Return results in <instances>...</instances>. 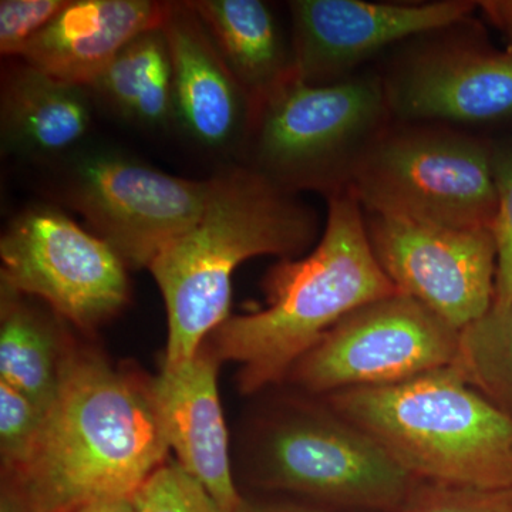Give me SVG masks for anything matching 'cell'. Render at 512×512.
Returning <instances> with one entry per match:
<instances>
[{
	"label": "cell",
	"instance_id": "1",
	"mask_svg": "<svg viewBox=\"0 0 512 512\" xmlns=\"http://www.w3.org/2000/svg\"><path fill=\"white\" fill-rule=\"evenodd\" d=\"M170 446L148 383L103 357L66 349L59 393L28 463L6 476L30 512L131 498Z\"/></svg>",
	"mask_w": 512,
	"mask_h": 512
},
{
	"label": "cell",
	"instance_id": "2",
	"mask_svg": "<svg viewBox=\"0 0 512 512\" xmlns=\"http://www.w3.org/2000/svg\"><path fill=\"white\" fill-rule=\"evenodd\" d=\"M318 234L316 211L251 165L211 177L201 217L148 268L167 309L163 369L190 362L231 318L232 276L242 262L262 255L296 258Z\"/></svg>",
	"mask_w": 512,
	"mask_h": 512
},
{
	"label": "cell",
	"instance_id": "3",
	"mask_svg": "<svg viewBox=\"0 0 512 512\" xmlns=\"http://www.w3.org/2000/svg\"><path fill=\"white\" fill-rule=\"evenodd\" d=\"M328 202L325 232L311 254L282 259L265 276L266 308L231 316L211 335L218 360L238 363L244 394L285 382L339 320L399 292L377 264L355 195L346 188Z\"/></svg>",
	"mask_w": 512,
	"mask_h": 512
},
{
	"label": "cell",
	"instance_id": "4",
	"mask_svg": "<svg viewBox=\"0 0 512 512\" xmlns=\"http://www.w3.org/2000/svg\"><path fill=\"white\" fill-rule=\"evenodd\" d=\"M322 400L416 480L512 485V417L453 366L390 386L342 390Z\"/></svg>",
	"mask_w": 512,
	"mask_h": 512
},
{
	"label": "cell",
	"instance_id": "5",
	"mask_svg": "<svg viewBox=\"0 0 512 512\" xmlns=\"http://www.w3.org/2000/svg\"><path fill=\"white\" fill-rule=\"evenodd\" d=\"M382 74L362 70L330 84L295 76L252 116L248 165L293 192L336 194L370 144L392 123Z\"/></svg>",
	"mask_w": 512,
	"mask_h": 512
},
{
	"label": "cell",
	"instance_id": "6",
	"mask_svg": "<svg viewBox=\"0 0 512 512\" xmlns=\"http://www.w3.org/2000/svg\"><path fill=\"white\" fill-rule=\"evenodd\" d=\"M348 190L372 214L493 229L498 200L490 136L448 124L393 119L360 158Z\"/></svg>",
	"mask_w": 512,
	"mask_h": 512
},
{
	"label": "cell",
	"instance_id": "7",
	"mask_svg": "<svg viewBox=\"0 0 512 512\" xmlns=\"http://www.w3.org/2000/svg\"><path fill=\"white\" fill-rule=\"evenodd\" d=\"M249 461L259 487L339 510L396 512L417 481L323 400L284 404L262 420Z\"/></svg>",
	"mask_w": 512,
	"mask_h": 512
},
{
	"label": "cell",
	"instance_id": "8",
	"mask_svg": "<svg viewBox=\"0 0 512 512\" xmlns=\"http://www.w3.org/2000/svg\"><path fill=\"white\" fill-rule=\"evenodd\" d=\"M63 201L127 268H150L201 217L210 180L163 173L111 150L74 154L60 178Z\"/></svg>",
	"mask_w": 512,
	"mask_h": 512
},
{
	"label": "cell",
	"instance_id": "9",
	"mask_svg": "<svg viewBox=\"0 0 512 512\" xmlns=\"http://www.w3.org/2000/svg\"><path fill=\"white\" fill-rule=\"evenodd\" d=\"M458 339L460 330L397 292L339 320L293 365L286 380L322 397L390 386L453 365Z\"/></svg>",
	"mask_w": 512,
	"mask_h": 512
},
{
	"label": "cell",
	"instance_id": "10",
	"mask_svg": "<svg viewBox=\"0 0 512 512\" xmlns=\"http://www.w3.org/2000/svg\"><path fill=\"white\" fill-rule=\"evenodd\" d=\"M471 18L409 40L382 74L394 120L512 130V50Z\"/></svg>",
	"mask_w": 512,
	"mask_h": 512
},
{
	"label": "cell",
	"instance_id": "11",
	"mask_svg": "<svg viewBox=\"0 0 512 512\" xmlns=\"http://www.w3.org/2000/svg\"><path fill=\"white\" fill-rule=\"evenodd\" d=\"M0 259L2 285L42 299L77 328L96 329L128 302L120 256L50 205H33L9 222Z\"/></svg>",
	"mask_w": 512,
	"mask_h": 512
},
{
	"label": "cell",
	"instance_id": "12",
	"mask_svg": "<svg viewBox=\"0 0 512 512\" xmlns=\"http://www.w3.org/2000/svg\"><path fill=\"white\" fill-rule=\"evenodd\" d=\"M365 222L377 264L397 291L458 330L490 311L497 276L493 229L441 227L372 212H365Z\"/></svg>",
	"mask_w": 512,
	"mask_h": 512
},
{
	"label": "cell",
	"instance_id": "13",
	"mask_svg": "<svg viewBox=\"0 0 512 512\" xmlns=\"http://www.w3.org/2000/svg\"><path fill=\"white\" fill-rule=\"evenodd\" d=\"M477 2L370 3L363 0H295L289 3L295 74L309 84L348 79L377 53L400 42L456 25Z\"/></svg>",
	"mask_w": 512,
	"mask_h": 512
},
{
	"label": "cell",
	"instance_id": "14",
	"mask_svg": "<svg viewBox=\"0 0 512 512\" xmlns=\"http://www.w3.org/2000/svg\"><path fill=\"white\" fill-rule=\"evenodd\" d=\"M161 29L173 62L175 121L211 151L247 143L251 101L191 3L168 2Z\"/></svg>",
	"mask_w": 512,
	"mask_h": 512
},
{
	"label": "cell",
	"instance_id": "15",
	"mask_svg": "<svg viewBox=\"0 0 512 512\" xmlns=\"http://www.w3.org/2000/svg\"><path fill=\"white\" fill-rule=\"evenodd\" d=\"M218 365L220 360L212 349L202 345L190 362L161 370L148 387L177 463L207 488L222 512H235L242 497L229 466Z\"/></svg>",
	"mask_w": 512,
	"mask_h": 512
},
{
	"label": "cell",
	"instance_id": "16",
	"mask_svg": "<svg viewBox=\"0 0 512 512\" xmlns=\"http://www.w3.org/2000/svg\"><path fill=\"white\" fill-rule=\"evenodd\" d=\"M167 8L153 0H70L19 59L90 89L128 43L163 25Z\"/></svg>",
	"mask_w": 512,
	"mask_h": 512
},
{
	"label": "cell",
	"instance_id": "17",
	"mask_svg": "<svg viewBox=\"0 0 512 512\" xmlns=\"http://www.w3.org/2000/svg\"><path fill=\"white\" fill-rule=\"evenodd\" d=\"M92 92L20 60L3 70L0 141L5 154L50 160L72 151L92 126Z\"/></svg>",
	"mask_w": 512,
	"mask_h": 512
},
{
	"label": "cell",
	"instance_id": "18",
	"mask_svg": "<svg viewBox=\"0 0 512 512\" xmlns=\"http://www.w3.org/2000/svg\"><path fill=\"white\" fill-rule=\"evenodd\" d=\"M214 40L229 72L252 106L295 76L293 52L286 45L274 12L261 0L190 2Z\"/></svg>",
	"mask_w": 512,
	"mask_h": 512
},
{
	"label": "cell",
	"instance_id": "19",
	"mask_svg": "<svg viewBox=\"0 0 512 512\" xmlns=\"http://www.w3.org/2000/svg\"><path fill=\"white\" fill-rule=\"evenodd\" d=\"M2 285L0 382L49 412L59 393L67 346L55 320Z\"/></svg>",
	"mask_w": 512,
	"mask_h": 512
},
{
	"label": "cell",
	"instance_id": "20",
	"mask_svg": "<svg viewBox=\"0 0 512 512\" xmlns=\"http://www.w3.org/2000/svg\"><path fill=\"white\" fill-rule=\"evenodd\" d=\"M89 90L137 126H170L175 121L173 62L161 26L128 43Z\"/></svg>",
	"mask_w": 512,
	"mask_h": 512
},
{
	"label": "cell",
	"instance_id": "21",
	"mask_svg": "<svg viewBox=\"0 0 512 512\" xmlns=\"http://www.w3.org/2000/svg\"><path fill=\"white\" fill-rule=\"evenodd\" d=\"M454 369L495 407L512 417V302L460 330Z\"/></svg>",
	"mask_w": 512,
	"mask_h": 512
},
{
	"label": "cell",
	"instance_id": "22",
	"mask_svg": "<svg viewBox=\"0 0 512 512\" xmlns=\"http://www.w3.org/2000/svg\"><path fill=\"white\" fill-rule=\"evenodd\" d=\"M491 168L498 211L493 227L497 242V276L493 305L512 302V130L490 136Z\"/></svg>",
	"mask_w": 512,
	"mask_h": 512
},
{
	"label": "cell",
	"instance_id": "23",
	"mask_svg": "<svg viewBox=\"0 0 512 512\" xmlns=\"http://www.w3.org/2000/svg\"><path fill=\"white\" fill-rule=\"evenodd\" d=\"M134 512H222L207 488L180 464L158 467L131 497Z\"/></svg>",
	"mask_w": 512,
	"mask_h": 512
},
{
	"label": "cell",
	"instance_id": "24",
	"mask_svg": "<svg viewBox=\"0 0 512 512\" xmlns=\"http://www.w3.org/2000/svg\"><path fill=\"white\" fill-rule=\"evenodd\" d=\"M396 512H512V485L484 488L417 480Z\"/></svg>",
	"mask_w": 512,
	"mask_h": 512
},
{
	"label": "cell",
	"instance_id": "25",
	"mask_svg": "<svg viewBox=\"0 0 512 512\" xmlns=\"http://www.w3.org/2000/svg\"><path fill=\"white\" fill-rule=\"evenodd\" d=\"M45 413L28 397L0 382V454L6 476L26 466L42 433Z\"/></svg>",
	"mask_w": 512,
	"mask_h": 512
},
{
	"label": "cell",
	"instance_id": "26",
	"mask_svg": "<svg viewBox=\"0 0 512 512\" xmlns=\"http://www.w3.org/2000/svg\"><path fill=\"white\" fill-rule=\"evenodd\" d=\"M69 0H2L0 2V53L20 57L33 37L66 8Z\"/></svg>",
	"mask_w": 512,
	"mask_h": 512
},
{
	"label": "cell",
	"instance_id": "27",
	"mask_svg": "<svg viewBox=\"0 0 512 512\" xmlns=\"http://www.w3.org/2000/svg\"><path fill=\"white\" fill-rule=\"evenodd\" d=\"M477 3L484 18L507 40V49L512 50V0H485Z\"/></svg>",
	"mask_w": 512,
	"mask_h": 512
},
{
	"label": "cell",
	"instance_id": "28",
	"mask_svg": "<svg viewBox=\"0 0 512 512\" xmlns=\"http://www.w3.org/2000/svg\"><path fill=\"white\" fill-rule=\"evenodd\" d=\"M235 512H336L328 508L308 507L293 503H262L242 497Z\"/></svg>",
	"mask_w": 512,
	"mask_h": 512
},
{
	"label": "cell",
	"instance_id": "29",
	"mask_svg": "<svg viewBox=\"0 0 512 512\" xmlns=\"http://www.w3.org/2000/svg\"><path fill=\"white\" fill-rule=\"evenodd\" d=\"M66 512H134V508L131 498H110V500L79 505V507Z\"/></svg>",
	"mask_w": 512,
	"mask_h": 512
},
{
	"label": "cell",
	"instance_id": "30",
	"mask_svg": "<svg viewBox=\"0 0 512 512\" xmlns=\"http://www.w3.org/2000/svg\"><path fill=\"white\" fill-rule=\"evenodd\" d=\"M0 512H30L22 498L13 488L3 484L2 498H0Z\"/></svg>",
	"mask_w": 512,
	"mask_h": 512
}]
</instances>
